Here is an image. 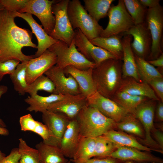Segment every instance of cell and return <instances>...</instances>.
I'll use <instances>...</instances> for the list:
<instances>
[{
  "label": "cell",
  "mask_w": 163,
  "mask_h": 163,
  "mask_svg": "<svg viewBox=\"0 0 163 163\" xmlns=\"http://www.w3.org/2000/svg\"><path fill=\"white\" fill-rule=\"evenodd\" d=\"M12 12L5 9L0 11V62L15 59L29 61L34 55L27 56L21 51L24 47L37 48L32 41V34L15 23Z\"/></svg>",
  "instance_id": "6da1fadb"
},
{
  "label": "cell",
  "mask_w": 163,
  "mask_h": 163,
  "mask_svg": "<svg viewBox=\"0 0 163 163\" xmlns=\"http://www.w3.org/2000/svg\"><path fill=\"white\" fill-rule=\"evenodd\" d=\"M122 65L120 60L111 59L93 68L92 77L97 92L111 99L123 79Z\"/></svg>",
  "instance_id": "7a4b0ae2"
},
{
  "label": "cell",
  "mask_w": 163,
  "mask_h": 163,
  "mask_svg": "<svg viewBox=\"0 0 163 163\" xmlns=\"http://www.w3.org/2000/svg\"><path fill=\"white\" fill-rule=\"evenodd\" d=\"M82 137L96 138L110 131L116 130V123L107 117L95 107L88 104L75 119Z\"/></svg>",
  "instance_id": "3957f363"
},
{
  "label": "cell",
  "mask_w": 163,
  "mask_h": 163,
  "mask_svg": "<svg viewBox=\"0 0 163 163\" xmlns=\"http://www.w3.org/2000/svg\"><path fill=\"white\" fill-rule=\"evenodd\" d=\"M67 12L73 29H80L89 40L100 37L103 27L88 13L80 1L70 0Z\"/></svg>",
  "instance_id": "277c9868"
},
{
  "label": "cell",
  "mask_w": 163,
  "mask_h": 163,
  "mask_svg": "<svg viewBox=\"0 0 163 163\" xmlns=\"http://www.w3.org/2000/svg\"><path fill=\"white\" fill-rule=\"evenodd\" d=\"M48 50L56 55L57 60L55 66L61 69H63L68 66H72L85 70L96 66L94 62L88 60L78 50L73 40L69 46L59 40Z\"/></svg>",
  "instance_id": "5b68a950"
},
{
  "label": "cell",
  "mask_w": 163,
  "mask_h": 163,
  "mask_svg": "<svg viewBox=\"0 0 163 163\" xmlns=\"http://www.w3.org/2000/svg\"><path fill=\"white\" fill-rule=\"evenodd\" d=\"M69 0H54L52 11L55 18L54 28L50 36L62 41L69 46L73 40L75 31L70 21L67 12Z\"/></svg>",
  "instance_id": "8992f818"
},
{
  "label": "cell",
  "mask_w": 163,
  "mask_h": 163,
  "mask_svg": "<svg viewBox=\"0 0 163 163\" xmlns=\"http://www.w3.org/2000/svg\"><path fill=\"white\" fill-rule=\"evenodd\" d=\"M156 101L148 99L140 104L136 109L133 114L140 121L144 129L145 134L144 139L136 138L142 144L153 149L154 151L163 154L157 142L151 135V132L154 127V118Z\"/></svg>",
  "instance_id": "52a82bcc"
},
{
  "label": "cell",
  "mask_w": 163,
  "mask_h": 163,
  "mask_svg": "<svg viewBox=\"0 0 163 163\" xmlns=\"http://www.w3.org/2000/svg\"><path fill=\"white\" fill-rule=\"evenodd\" d=\"M107 16L109 18L108 25L102 30L100 37H107L124 34L135 25L126 8L123 0H119L116 5L111 6Z\"/></svg>",
  "instance_id": "ba28073f"
},
{
  "label": "cell",
  "mask_w": 163,
  "mask_h": 163,
  "mask_svg": "<svg viewBox=\"0 0 163 163\" xmlns=\"http://www.w3.org/2000/svg\"><path fill=\"white\" fill-rule=\"evenodd\" d=\"M146 23L151 37L152 43L148 60L155 59L163 53L161 40L163 29V9L159 5L148 8Z\"/></svg>",
  "instance_id": "9c48e42d"
},
{
  "label": "cell",
  "mask_w": 163,
  "mask_h": 163,
  "mask_svg": "<svg viewBox=\"0 0 163 163\" xmlns=\"http://www.w3.org/2000/svg\"><path fill=\"white\" fill-rule=\"evenodd\" d=\"M74 31L73 40L78 50L88 60L94 62L96 66L106 60L117 59L107 50L93 44L80 29H77Z\"/></svg>",
  "instance_id": "30bf717a"
},
{
  "label": "cell",
  "mask_w": 163,
  "mask_h": 163,
  "mask_svg": "<svg viewBox=\"0 0 163 163\" xmlns=\"http://www.w3.org/2000/svg\"><path fill=\"white\" fill-rule=\"evenodd\" d=\"M54 2V0H29L19 13L35 15L40 21L45 31L50 35L55 24V18L52 11V5Z\"/></svg>",
  "instance_id": "8fae6325"
},
{
  "label": "cell",
  "mask_w": 163,
  "mask_h": 163,
  "mask_svg": "<svg viewBox=\"0 0 163 163\" xmlns=\"http://www.w3.org/2000/svg\"><path fill=\"white\" fill-rule=\"evenodd\" d=\"M123 34L133 37L131 46L135 55L145 59L148 58L151 52L152 40L145 22L134 25Z\"/></svg>",
  "instance_id": "7c38bea8"
},
{
  "label": "cell",
  "mask_w": 163,
  "mask_h": 163,
  "mask_svg": "<svg viewBox=\"0 0 163 163\" xmlns=\"http://www.w3.org/2000/svg\"><path fill=\"white\" fill-rule=\"evenodd\" d=\"M44 74L51 80L54 85L53 94L70 95L81 94L75 80L70 75L66 76L63 69L54 66Z\"/></svg>",
  "instance_id": "4fadbf2b"
},
{
  "label": "cell",
  "mask_w": 163,
  "mask_h": 163,
  "mask_svg": "<svg viewBox=\"0 0 163 163\" xmlns=\"http://www.w3.org/2000/svg\"><path fill=\"white\" fill-rule=\"evenodd\" d=\"M87 100L88 104L95 107L104 115L116 123L121 121L129 113L113 101L97 91L87 98Z\"/></svg>",
  "instance_id": "5bb4252c"
},
{
  "label": "cell",
  "mask_w": 163,
  "mask_h": 163,
  "mask_svg": "<svg viewBox=\"0 0 163 163\" xmlns=\"http://www.w3.org/2000/svg\"><path fill=\"white\" fill-rule=\"evenodd\" d=\"M43 122L47 127L50 133L48 144L59 148L60 142L70 120L64 114L46 110L42 113Z\"/></svg>",
  "instance_id": "9a60e30c"
},
{
  "label": "cell",
  "mask_w": 163,
  "mask_h": 163,
  "mask_svg": "<svg viewBox=\"0 0 163 163\" xmlns=\"http://www.w3.org/2000/svg\"><path fill=\"white\" fill-rule=\"evenodd\" d=\"M56 55L48 50L40 56L32 58L28 61L26 69V80L28 85L56 64Z\"/></svg>",
  "instance_id": "2e32d148"
},
{
  "label": "cell",
  "mask_w": 163,
  "mask_h": 163,
  "mask_svg": "<svg viewBox=\"0 0 163 163\" xmlns=\"http://www.w3.org/2000/svg\"><path fill=\"white\" fill-rule=\"evenodd\" d=\"M14 17H19L25 20L30 27L32 32L35 35L37 41V51L34 55V58L37 57L53 45L59 40L53 39L49 35L33 18L32 15L28 13L13 12Z\"/></svg>",
  "instance_id": "e0dca14e"
},
{
  "label": "cell",
  "mask_w": 163,
  "mask_h": 163,
  "mask_svg": "<svg viewBox=\"0 0 163 163\" xmlns=\"http://www.w3.org/2000/svg\"><path fill=\"white\" fill-rule=\"evenodd\" d=\"M87 104V98L82 94L72 95L51 104L47 110L62 113L71 120L76 118Z\"/></svg>",
  "instance_id": "ac0fdd59"
},
{
  "label": "cell",
  "mask_w": 163,
  "mask_h": 163,
  "mask_svg": "<svg viewBox=\"0 0 163 163\" xmlns=\"http://www.w3.org/2000/svg\"><path fill=\"white\" fill-rule=\"evenodd\" d=\"M142 151L133 147L118 146L109 157L123 161L163 163V160L161 158L155 156L150 152Z\"/></svg>",
  "instance_id": "d6986e66"
},
{
  "label": "cell",
  "mask_w": 163,
  "mask_h": 163,
  "mask_svg": "<svg viewBox=\"0 0 163 163\" xmlns=\"http://www.w3.org/2000/svg\"><path fill=\"white\" fill-rule=\"evenodd\" d=\"M93 68L82 70L69 66L63 69L65 74L70 75L74 78L78 84L81 94L87 98L97 91L92 77Z\"/></svg>",
  "instance_id": "ffe728a7"
},
{
  "label": "cell",
  "mask_w": 163,
  "mask_h": 163,
  "mask_svg": "<svg viewBox=\"0 0 163 163\" xmlns=\"http://www.w3.org/2000/svg\"><path fill=\"white\" fill-rule=\"evenodd\" d=\"M132 37L129 35H124L122 39L123 60L122 77L123 78H131L138 82H141L142 79L138 71L135 55L131 47Z\"/></svg>",
  "instance_id": "44dd1931"
},
{
  "label": "cell",
  "mask_w": 163,
  "mask_h": 163,
  "mask_svg": "<svg viewBox=\"0 0 163 163\" xmlns=\"http://www.w3.org/2000/svg\"><path fill=\"white\" fill-rule=\"evenodd\" d=\"M75 119L70 120L61 139L59 148L66 157L72 159L81 138Z\"/></svg>",
  "instance_id": "7402d4cb"
},
{
  "label": "cell",
  "mask_w": 163,
  "mask_h": 163,
  "mask_svg": "<svg viewBox=\"0 0 163 163\" xmlns=\"http://www.w3.org/2000/svg\"><path fill=\"white\" fill-rule=\"evenodd\" d=\"M118 91L133 96L145 97L156 101L160 100L148 84L144 82H138L131 78H123Z\"/></svg>",
  "instance_id": "603a6c76"
},
{
  "label": "cell",
  "mask_w": 163,
  "mask_h": 163,
  "mask_svg": "<svg viewBox=\"0 0 163 163\" xmlns=\"http://www.w3.org/2000/svg\"><path fill=\"white\" fill-rule=\"evenodd\" d=\"M72 96L52 94L48 96H43L36 94L28 96L24 101L29 105L27 108V111L43 113L47 110L51 104L69 98Z\"/></svg>",
  "instance_id": "cb8c5ba5"
},
{
  "label": "cell",
  "mask_w": 163,
  "mask_h": 163,
  "mask_svg": "<svg viewBox=\"0 0 163 163\" xmlns=\"http://www.w3.org/2000/svg\"><path fill=\"white\" fill-rule=\"evenodd\" d=\"M35 147L39 152L41 163H65L69 161L56 146L42 141Z\"/></svg>",
  "instance_id": "d4e9b609"
},
{
  "label": "cell",
  "mask_w": 163,
  "mask_h": 163,
  "mask_svg": "<svg viewBox=\"0 0 163 163\" xmlns=\"http://www.w3.org/2000/svg\"><path fill=\"white\" fill-rule=\"evenodd\" d=\"M104 135L118 146L133 147L150 152L154 151L153 149L141 143L136 138L121 131L112 130Z\"/></svg>",
  "instance_id": "484cf974"
},
{
  "label": "cell",
  "mask_w": 163,
  "mask_h": 163,
  "mask_svg": "<svg viewBox=\"0 0 163 163\" xmlns=\"http://www.w3.org/2000/svg\"><path fill=\"white\" fill-rule=\"evenodd\" d=\"M90 41L94 45L103 48L114 55L118 59L123 57L122 39L119 35L107 37H98Z\"/></svg>",
  "instance_id": "4316f807"
},
{
  "label": "cell",
  "mask_w": 163,
  "mask_h": 163,
  "mask_svg": "<svg viewBox=\"0 0 163 163\" xmlns=\"http://www.w3.org/2000/svg\"><path fill=\"white\" fill-rule=\"evenodd\" d=\"M149 99L145 97L133 96L117 91L111 100L128 113L133 114L137 107L142 103Z\"/></svg>",
  "instance_id": "83f0119b"
},
{
  "label": "cell",
  "mask_w": 163,
  "mask_h": 163,
  "mask_svg": "<svg viewBox=\"0 0 163 163\" xmlns=\"http://www.w3.org/2000/svg\"><path fill=\"white\" fill-rule=\"evenodd\" d=\"M113 0H84L85 8L89 14L98 22L108 15Z\"/></svg>",
  "instance_id": "f1b7e54d"
},
{
  "label": "cell",
  "mask_w": 163,
  "mask_h": 163,
  "mask_svg": "<svg viewBox=\"0 0 163 163\" xmlns=\"http://www.w3.org/2000/svg\"><path fill=\"white\" fill-rule=\"evenodd\" d=\"M116 126L117 130L134 135L139 139L145 138V132L142 124L133 114H128L122 120L116 123Z\"/></svg>",
  "instance_id": "f546056e"
},
{
  "label": "cell",
  "mask_w": 163,
  "mask_h": 163,
  "mask_svg": "<svg viewBox=\"0 0 163 163\" xmlns=\"http://www.w3.org/2000/svg\"><path fill=\"white\" fill-rule=\"evenodd\" d=\"M28 61L21 62L13 73L10 75L14 89L20 94L24 95L28 85L26 80V69Z\"/></svg>",
  "instance_id": "4dcf8cb0"
},
{
  "label": "cell",
  "mask_w": 163,
  "mask_h": 163,
  "mask_svg": "<svg viewBox=\"0 0 163 163\" xmlns=\"http://www.w3.org/2000/svg\"><path fill=\"white\" fill-rule=\"evenodd\" d=\"M96 138L81 137L74 157L73 160L89 159L94 157Z\"/></svg>",
  "instance_id": "1f68e13d"
},
{
  "label": "cell",
  "mask_w": 163,
  "mask_h": 163,
  "mask_svg": "<svg viewBox=\"0 0 163 163\" xmlns=\"http://www.w3.org/2000/svg\"><path fill=\"white\" fill-rule=\"evenodd\" d=\"M135 57L139 75L144 82L148 83L154 78L163 77L159 71L145 59L135 55Z\"/></svg>",
  "instance_id": "d6a6232c"
},
{
  "label": "cell",
  "mask_w": 163,
  "mask_h": 163,
  "mask_svg": "<svg viewBox=\"0 0 163 163\" xmlns=\"http://www.w3.org/2000/svg\"><path fill=\"white\" fill-rule=\"evenodd\" d=\"M123 1L135 25L145 22L148 8L142 5L138 0H123Z\"/></svg>",
  "instance_id": "836d02e7"
},
{
  "label": "cell",
  "mask_w": 163,
  "mask_h": 163,
  "mask_svg": "<svg viewBox=\"0 0 163 163\" xmlns=\"http://www.w3.org/2000/svg\"><path fill=\"white\" fill-rule=\"evenodd\" d=\"M94 158L109 157L118 146L104 135L96 137Z\"/></svg>",
  "instance_id": "e575fe53"
},
{
  "label": "cell",
  "mask_w": 163,
  "mask_h": 163,
  "mask_svg": "<svg viewBox=\"0 0 163 163\" xmlns=\"http://www.w3.org/2000/svg\"><path fill=\"white\" fill-rule=\"evenodd\" d=\"M55 90V86L52 82L48 77L43 75L28 85L26 93H28L30 96L37 94L39 90L53 94Z\"/></svg>",
  "instance_id": "d590c367"
},
{
  "label": "cell",
  "mask_w": 163,
  "mask_h": 163,
  "mask_svg": "<svg viewBox=\"0 0 163 163\" xmlns=\"http://www.w3.org/2000/svg\"><path fill=\"white\" fill-rule=\"evenodd\" d=\"M19 141L18 149L21 155L19 163H41L37 150L29 146L22 138Z\"/></svg>",
  "instance_id": "8d00e7d4"
},
{
  "label": "cell",
  "mask_w": 163,
  "mask_h": 163,
  "mask_svg": "<svg viewBox=\"0 0 163 163\" xmlns=\"http://www.w3.org/2000/svg\"><path fill=\"white\" fill-rule=\"evenodd\" d=\"M28 1L29 0H0L5 9L13 12H20Z\"/></svg>",
  "instance_id": "74e56055"
},
{
  "label": "cell",
  "mask_w": 163,
  "mask_h": 163,
  "mask_svg": "<svg viewBox=\"0 0 163 163\" xmlns=\"http://www.w3.org/2000/svg\"><path fill=\"white\" fill-rule=\"evenodd\" d=\"M20 62L15 59L0 62V81L2 79L5 75L6 74L10 75L12 74Z\"/></svg>",
  "instance_id": "f35d334b"
},
{
  "label": "cell",
  "mask_w": 163,
  "mask_h": 163,
  "mask_svg": "<svg viewBox=\"0 0 163 163\" xmlns=\"http://www.w3.org/2000/svg\"><path fill=\"white\" fill-rule=\"evenodd\" d=\"M37 121L34 120L30 114L21 117L19 123L22 131L34 132L37 124Z\"/></svg>",
  "instance_id": "ab89813d"
},
{
  "label": "cell",
  "mask_w": 163,
  "mask_h": 163,
  "mask_svg": "<svg viewBox=\"0 0 163 163\" xmlns=\"http://www.w3.org/2000/svg\"><path fill=\"white\" fill-rule=\"evenodd\" d=\"M72 163H121L125 162L112 157L94 158L87 159L73 160L71 159Z\"/></svg>",
  "instance_id": "60d3db41"
},
{
  "label": "cell",
  "mask_w": 163,
  "mask_h": 163,
  "mask_svg": "<svg viewBox=\"0 0 163 163\" xmlns=\"http://www.w3.org/2000/svg\"><path fill=\"white\" fill-rule=\"evenodd\" d=\"M154 90L155 94L161 101L163 102V78H154L147 83Z\"/></svg>",
  "instance_id": "b9f144b4"
},
{
  "label": "cell",
  "mask_w": 163,
  "mask_h": 163,
  "mask_svg": "<svg viewBox=\"0 0 163 163\" xmlns=\"http://www.w3.org/2000/svg\"><path fill=\"white\" fill-rule=\"evenodd\" d=\"M33 132L39 135L44 142L49 143L50 139V133L47 126L45 124L38 121Z\"/></svg>",
  "instance_id": "7bdbcfd3"
},
{
  "label": "cell",
  "mask_w": 163,
  "mask_h": 163,
  "mask_svg": "<svg viewBox=\"0 0 163 163\" xmlns=\"http://www.w3.org/2000/svg\"><path fill=\"white\" fill-rule=\"evenodd\" d=\"M21 155L18 148L12 149L9 154L5 156L0 163H19Z\"/></svg>",
  "instance_id": "ee69618b"
},
{
  "label": "cell",
  "mask_w": 163,
  "mask_h": 163,
  "mask_svg": "<svg viewBox=\"0 0 163 163\" xmlns=\"http://www.w3.org/2000/svg\"><path fill=\"white\" fill-rule=\"evenodd\" d=\"M151 135L154 140L159 146L160 149L163 150V130L157 129L155 126L151 132Z\"/></svg>",
  "instance_id": "f6af8a7d"
},
{
  "label": "cell",
  "mask_w": 163,
  "mask_h": 163,
  "mask_svg": "<svg viewBox=\"0 0 163 163\" xmlns=\"http://www.w3.org/2000/svg\"><path fill=\"white\" fill-rule=\"evenodd\" d=\"M162 122L163 121V102L158 101L155 111L154 121Z\"/></svg>",
  "instance_id": "bcb514c9"
},
{
  "label": "cell",
  "mask_w": 163,
  "mask_h": 163,
  "mask_svg": "<svg viewBox=\"0 0 163 163\" xmlns=\"http://www.w3.org/2000/svg\"><path fill=\"white\" fill-rule=\"evenodd\" d=\"M140 3L144 6L148 8H152L159 5L160 1L159 0H139Z\"/></svg>",
  "instance_id": "7dc6e473"
},
{
  "label": "cell",
  "mask_w": 163,
  "mask_h": 163,
  "mask_svg": "<svg viewBox=\"0 0 163 163\" xmlns=\"http://www.w3.org/2000/svg\"><path fill=\"white\" fill-rule=\"evenodd\" d=\"M148 62L153 66L161 68L163 67V53H162L157 59L147 61Z\"/></svg>",
  "instance_id": "c3c4849f"
},
{
  "label": "cell",
  "mask_w": 163,
  "mask_h": 163,
  "mask_svg": "<svg viewBox=\"0 0 163 163\" xmlns=\"http://www.w3.org/2000/svg\"><path fill=\"white\" fill-rule=\"evenodd\" d=\"M8 90V87L4 85L0 86V99L3 94L5 93ZM6 125L3 121L0 118V127L6 128Z\"/></svg>",
  "instance_id": "681fc988"
},
{
  "label": "cell",
  "mask_w": 163,
  "mask_h": 163,
  "mask_svg": "<svg viewBox=\"0 0 163 163\" xmlns=\"http://www.w3.org/2000/svg\"><path fill=\"white\" fill-rule=\"evenodd\" d=\"M9 132L6 128L0 127V135L5 136L8 135Z\"/></svg>",
  "instance_id": "f907efd6"
},
{
  "label": "cell",
  "mask_w": 163,
  "mask_h": 163,
  "mask_svg": "<svg viewBox=\"0 0 163 163\" xmlns=\"http://www.w3.org/2000/svg\"><path fill=\"white\" fill-rule=\"evenodd\" d=\"M6 156L5 154L0 150V162Z\"/></svg>",
  "instance_id": "816d5d0a"
},
{
  "label": "cell",
  "mask_w": 163,
  "mask_h": 163,
  "mask_svg": "<svg viewBox=\"0 0 163 163\" xmlns=\"http://www.w3.org/2000/svg\"><path fill=\"white\" fill-rule=\"evenodd\" d=\"M4 9L5 8L0 2V11Z\"/></svg>",
  "instance_id": "f5cc1de1"
},
{
  "label": "cell",
  "mask_w": 163,
  "mask_h": 163,
  "mask_svg": "<svg viewBox=\"0 0 163 163\" xmlns=\"http://www.w3.org/2000/svg\"><path fill=\"white\" fill-rule=\"evenodd\" d=\"M124 163H134V162L131 161H126Z\"/></svg>",
  "instance_id": "db71d44e"
},
{
  "label": "cell",
  "mask_w": 163,
  "mask_h": 163,
  "mask_svg": "<svg viewBox=\"0 0 163 163\" xmlns=\"http://www.w3.org/2000/svg\"><path fill=\"white\" fill-rule=\"evenodd\" d=\"M134 163H151L148 162H144L138 163V162H134Z\"/></svg>",
  "instance_id": "11a10c76"
},
{
  "label": "cell",
  "mask_w": 163,
  "mask_h": 163,
  "mask_svg": "<svg viewBox=\"0 0 163 163\" xmlns=\"http://www.w3.org/2000/svg\"><path fill=\"white\" fill-rule=\"evenodd\" d=\"M65 163H71V162L70 161H70L69 160L68 161Z\"/></svg>",
  "instance_id": "9f6ffc18"
}]
</instances>
